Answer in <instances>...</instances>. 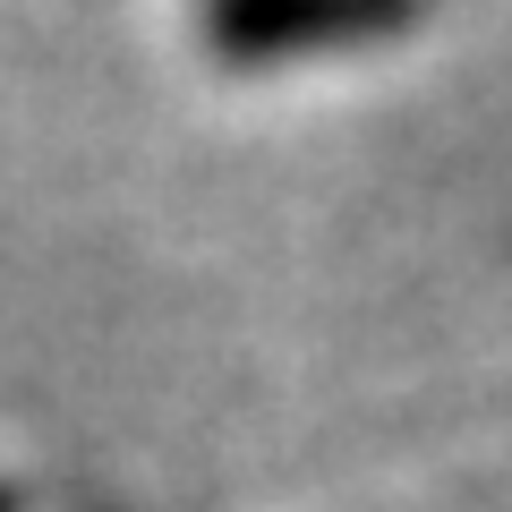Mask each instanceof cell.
I'll return each instance as SVG.
<instances>
[{
    "instance_id": "1",
    "label": "cell",
    "mask_w": 512,
    "mask_h": 512,
    "mask_svg": "<svg viewBox=\"0 0 512 512\" xmlns=\"http://www.w3.org/2000/svg\"><path fill=\"white\" fill-rule=\"evenodd\" d=\"M436 0H197V43L222 69H282V60L376 52L427 26Z\"/></svg>"
}]
</instances>
